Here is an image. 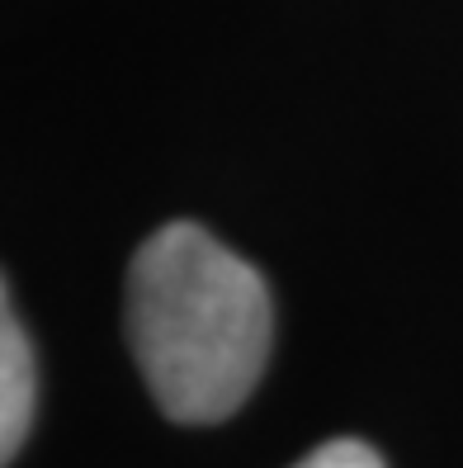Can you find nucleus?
I'll list each match as a JSON object with an SVG mask.
<instances>
[{"mask_svg": "<svg viewBox=\"0 0 463 468\" xmlns=\"http://www.w3.org/2000/svg\"><path fill=\"white\" fill-rule=\"evenodd\" d=\"M275 341L260 270L195 223L152 232L128 265V346L156 407L213 426L256 393Z\"/></svg>", "mask_w": 463, "mask_h": 468, "instance_id": "1", "label": "nucleus"}, {"mask_svg": "<svg viewBox=\"0 0 463 468\" xmlns=\"http://www.w3.org/2000/svg\"><path fill=\"white\" fill-rule=\"evenodd\" d=\"M34 407H38V369H34V346L24 336V326L10 308L5 293V313H0V459H15L24 435L34 426Z\"/></svg>", "mask_w": 463, "mask_h": 468, "instance_id": "2", "label": "nucleus"}, {"mask_svg": "<svg viewBox=\"0 0 463 468\" xmlns=\"http://www.w3.org/2000/svg\"><path fill=\"white\" fill-rule=\"evenodd\" d=\"M293 468H384V459H378L364 440H326L321 450H312Z\"/></svg>", "mask_w": 463, "mask_h": 468, "instance_id": "3", "label": "nucleus"}]
</instances>
